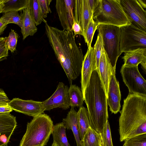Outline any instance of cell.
I'll list each match as a JSON object with an SVG mask.
<instances>
[{"label": "cell", "mask_w": 146, "mask_h": 146, "mask_svg": "<svg viewBox=\"0 0 146 146\" xmlns=\"http://www.w3.org/2000/svg\"><path fill=\"white\" fill-rule=\"evenodd\" d=\"M100 134L101 138V146H113L108 120L106 121L102 133Z\"/></svg>", "instance_id": "30"}, {"label": "cell", "mask_w": 146, "mask_h": 146, "mask_svg": "<svg viewBox=\"0 0 146 146\" xmlns=\"http://www.w3.org/2000/svg\"><path fill=\"white\" fill-rule=\"evenodd\" d=\"M72 29L75 36L78 35L83 36V31L81 27L75 21L72 26Z\"/></svg>", "instance_id": "35"}, {"label": "cell", "mask_w": 146, "mask_h": 146, "mask_svg": "<svg viewBox=\"0 0 146 146\" xmlns=\"http://www.w3.org/2000/svg\"><path fill=\"white\" fill-rule=\"evenodd\" d=\"M45 32L56 58L70 84L80 74L84 56L73 31L60 30L45 23Z\"/></svg>", "instance_id": "1"}, {"label": "cell", "mask_w": 146, "mask_h": 146, "mask_svg": "<svg viewBox=\"0 0 146 146\" xmlns=\"http://www.w3.org/2000/svg\"><path fill=\"white\" fill-rule=\"evenodd\" d=\"M22 11L21 32L24 40L29 36H32L37 31V28L27 8Z\"/></svg>", "instance_id": "20"}, {"label": "cell", "mask_w": 146, "mask_h": 146, "mask_svg": "<svg viewBox=\"0 0 146 146\" xmlns=\"http://www.w3.org/2000/svg\"><path fill=\"white\" fill-rule=\"evenodd\" d=\"M122 9L133 25L146 31V12L137 0H119Z\"/></svg>", "instance_id": "9"}, {"label": "cell", "mask_w": 146, "mask_h": 146, "mask_svg": "<svg viewBox=\"0 0 146 146\" xmlns=\"http://www.w3.org/2000/svg\"></svg>", "instance_id": "44"}, {"label": "cell", "mask_w": 146, "mask_h": 146, "mask_svg": "<svg viewBox=\"0 0 146 146\" xmlns=\"http://www.w3.org/2000/svg\"><path fill=\"white\" fill-rule=\"evenodd\" d=\"M120 54L139 48H146V31L131 23L120 27Z\"/></svg>", "instance_id": "7"}, {"label": "cell", "mask_w": 146, "mask_h": 146, "mask_svg": "<svg viewBox=\"0 0 146 146\" xmlns=\"http://www.w3.org/2000/svg\"><path fill=\"white\" fill-rule=\"evenodd\" d=\"M103 47L102 35L100 33H98L96 43L93 47L96 56V68L98 69L102 50Z\"/></svg>", "instance_id": "31"}, {"label": "cell", "mask_w": 146, "mask_h": 146, "mask_svg": "<svg viewBox=\"0 0 146 146\" xmlns=\"http://www.w3.org/2000/svg\"><path fill=\"white\" fill-rule=\"evenodd\" d=\"M51 146H58L55 142H53Z\"/></svg>", "instance_id": "42"}, {"label": "cell", "mask_w": 146, "mask_h": 146, "mask_svg": "<svg viewBox=\"0 0 146 146\" xmlns=\"http://www.w3.org/2000/svg\"><path fill=\"white\" fill-rule=\"evenodd\" d=\"M119 119L120 141L146 133V96L129 94Z\"/></svg>", "instance_id": "2"}, {"label": "cell", "mask_w": 146, "mask_h": 146, "mask_svg": "<svg viewBox=\"0 0 146 146\" xmlns=\"http://www.w3.org/2000/svg\"><path fill=\"white\" fill-rule=\"evenodd\" d=\"M82 146H101L100 134L89 127L81 141Z\"/></svg>", "instance_id": "25"}, {"label": "cell", "mask_w": 146, "mask_h": 146, "mask_svg": "<svg viewBox=\"0 0 146 146\" xmlns=\"http://www.w3.org/2000/svg\"><path fill=\"white\" fill-rule=\"evenodd\" d=\"M83 99L87 107L90 127L101 133L108 115L107 98L98 68L92 72Z\"/></svg>", "instance_id": "3"}, {"label": "cell", "mask_w": 146, "mask_h": 146, "mask_svg": "<svg viewBox=\"0 0 146 146\" xmlns=\"http://www.w3.org/2000/svg\"><path fill=\"white\" fill-rule=\"evenodd\" d=\"M68 95L71 108H80L83 106L84 101L83 95L78 86L75 84H70L68 89Z\"/></svg>", "instance_id": "22"}, {"label": "cell", "mask_w": 146, "mask_h": 146, "mask_svg": "<svg viewBox=\"0 0 146 146\" xmlns=\"http://www.w3.org/2000/svg\"><path fill=\"white\" fill-rule=\"evenodd\" d=\"M138 2L144 9L146 8V0H137Z\"/></svg>", "instance_id": "40"}, {"label": "cell", "mask_w": 146, "mask_h": 146, "mask_svg": "<svg viewBox=\"0 0 146 146\" xmlns=\"http://www.w3.org/2000/svg\"><path fill=\"white\" fill-rule=\"evenodd\" d=\"M92 18L98 25L121 27L131 23L124 12L119 0H99Z\"/></svg>", "instance_id": "5"}, {"label": "cell", "mask_w": 146, "mask_h": 146, "mask_svg": "<svg viewBox=\"0 0 146 146\" xmlns=\"http://www.w3.org/2000/svg\"><path fill=\"white\" fill-rule=\"evenodd\" d=\"M2 13L19 11L27 7L28 0H3Z\"/></svg>", "instance_id": "26"}, {"label": "cell", "mask_w": 146, "mask_h": 146, "mask_svg": "<svg viewBox=\"0 0 146 146\" xmlns=\"http://www.w3.org/2000/svg\"><path fill=\"white\" fill-rule=\"evenodd\" d=\"M98 69L100 77L104 86L107 98L111 75V66L108 55L103 47L100 59Z\"/></svg>", "instance_id": "18"}, {"label": "cell", "mask_w": 146, "mask_h": 146, "mask_svg": "<svg viewBox=\"0 0 146 146\" xmlns=\"http://www.w3.org/2000/svg\"><path fill=\"white\" fill-rule=\"evenodd\" d=\"M19 35L14 30L11 29L7 37L6 44L8 49L12 52L16 50Z\"/></svg>", "instance_id": "32"}, {"label": "cell", "mask_w": 146, "mask_h": 146, "mask_svg": "<svg viewBox=\"0 0 146 146\" xmlns=\"http://www.w3.org/2000/svg\"><path fill=\"white\" fill-rule=\"evenodd\" d=\"M0 19L7 25L14 23L22 27V18L18 11H10L4 13Z\"/></svg>", "instance_id": "27"}, {"label": "cell", "mask_w": 146, "mask_h": 146, "mask_svg": "<svg viewBox=\"0 0 146 146\" xmlns=\"http://www.w3.org/2000/svg\"><path fill=\"white\" fill-rule=\"evenodd\" d=\"M16 117L10 113H0V146H6L17 126Z\"/></svg>", "instance_id": "13"}, {"label": "cell", "mask_w": 146, "mask_h": 146, "mask_svg": "<svg viewBox=\"0 0 146 146\" xmlns=\"http://www.w3.org/2000/svg\"><path fill=\"white\" fill-rule=\"evenodd\" d=\"M122 58L124 62L122 66L125 67H133L138 66L140 64L145 72H146V48H139L125 52Z\"/></svg>", "instance_id": "17"}, {"label": "cell", "mask_w": 146, "mask_h": 146, "mask_svg": "<svg viewBox=\"0 0 146 146\" xmlns=\"http://www.w3.org/2000/svg\"><path fill=\"white\" fill-rule=\"evenodd\" d=\"M120 72L129 94L146 96V81L140 73L138 66L125 67L122 66Z\"/></svg>", "instance_id": "8"}, {"label": "cell", "mask_w": 146, "mask_h": 146, "mask_svg": "<svg viewBox=\"0 0 146 146\" xmlns=\"http://www.w3.org/2000/svg\"><path fill=\"white\" fill-rule=\"evenodd\" d=\"M43 17L44 18L47 17V14L51 13L49 5L52 0H38Z\"/></svg>", "instance_id": "34"}, {"label": "cell", "mask_w": 146, "mask_h": 146, "mask_svg": "<svg viewBox=\"0 0 146 146\" xmlns=\"http://www.w3.org/2000/svg\"><path fill=\"white\" fill-rule=\"evenodd\" d=\"M93 14L88 0H74V18L75 21L81 27L83 31V35L92 17Z\"/></svg>", "instance_id": "14"}, {"label": "cell", "mask_w": 146, "mask_h": 146, "mask_svg": "<svg viewBox=\"0 0 146 146\" xmlns=\"http://www.w3.org/2000/svg\"><path fill=\"white\" fill-rule=\"evenodd\" d=\"M7 26L0 19V35L2 34Z\"/></svg>", "instance_id": "39"}, {"label": "cell", "mask_w": 146, "mask_h": 146, "mask_svg": "<svg viewBox=\"0 0 146 146\" xmlns=\"http://www.w3.org/2000/svg\"><path fill=\"white\" fill-rule=\"evenodd\" d=\"M121 100L119 82L116 79L115 74L111 73L109 85L107 102L112 113L115 114L119 111Z\"/></svg>", "instance_id": "16"}, {"label": "cell", "mask_w": 146, "mask_h": 146, "mask_svg": "<svg viewBox=\"0 0 146 146\" xmlns=\"http://www.w3.org/2000/svg\"><path fill=\"white\" fill-rule=\"evenodd\" d=\"M8 105L13 110L33 117L44 112L42 102L15 98L9 102Z\"/></svg>", "instance_id": "12"}, {"label": "cell", "mask_w": 146, "mask_h": 146, "mask_svg": "<svg viewBox=\"0 0 146 146\" xmlns=\"http://www.w3.org/2000/svg\"><path fill=\"white\" fill-rule=\"evenodd\" d=\"M78 113L79 132L82 141L88 129L90 127V121L87 110L85 107H80Z\"/></svg>", "instance_id": "23"}, {"label": "cell", "mask_w": 146, "mask_h": 146, "mask_svg": "<svg viewBox=\"0 0 146 146\" xmlns=\"http://www.w3.org/2000/svg\"><path fill=\"white\" fill-rule=\"evenodd\" d=\"M96 68L95 53L93 47L88 48L84 56L81 74V90L83 96L92 71Z\"/></svg>", "instance_id": "15"}, {"label": "cell", "mask_w": 146, "mask_h": 146, "mask_svg": "<svg viewBox=\"0 0 146 146\" xmlns=\"http://www.w3.org/2000/svg\"><path fill=\"white\" fill-rule=\"evenodd\" d=\"M7 37H0V61L8 56L9 50L6 44Z\"/></svg>", "instance_id": "33"}, {"label": "cell", "mask_w": 146, "mask_h": 146, "mask_svg": "<svg viewBox=\"0 0 146 146\" xmlns=\"http://www.w3.org/2000/svg\"><path fill=\"white\" fill-rule=\"evenodd\" d=\"M99 0H88L90 8L93 13L98 5Z\"/></svg>", "instance_id": "37"}, {"label": "cell", "mask_w": 146, "mask_h": 146, "mask_svg": "<svg viewBox=\"0 0 146 146\" xmlns=\"http://www.w3.org/2000/svg\"><path fill=\"white\" fill-rule=\"evenodd\" d=\"M10 101L4 91L0 89V102L7 105Z\"/></svg>", "instance_id": "36"}, {"label": "cell", "mask_w": 146, "mask_h": 146, "mask_svg": "<svg viewBox=\"0 0 146 146\" xmlns=\"http://www.w3.org/2000/svg\"><path fill=\"white\" fill-rule=\"evenodd\" d=\"M74 0H56V8L64 30L73 31Z\"/></svg>", "instance_id": "11"}, {"label": "cell", "mask_w": 146, "mask_h": 146, "mask_svg": "<svg viewBox=\"0 0 146 146\" xmlns=\"http://www.w3.org/2000/svg\"><path fill=\"white\" fill-rule=\"evenodd\" d=\"M8 104H6L4 103L0 102V107L3 106H5L8 105Z\"/></svg>", "instance_id": "43"}, {"label": "cell", "mask_w": 146, "mask_h": 146, "mask_svg": "<svg viewBox=\"0 0 146 146\" xmlns=\"http://www.w3.org/2000/svg\"><path fill=\"white\" fill-rule=\"evenodd\" d=\"M62 122L64 124L66 128L72 130L77 146H82L79 132L78 112L74 108H71L66 117L63 119Z\"/></svg>", "instance_id": "19"}, {"label": "cell", "mask_w": 146, "mask_h": 146, "mask_svg": "<svg viewBox=\"0 0 146 146\" xmlns=\"http://www.w3.org/2000/svg\"><path fill=\"white\" fill-rule=\"evenodd\" d=\"M27 8L36 26L40 24L42 22L45 23H47L43 17L38 0H28Z\"/></svg>", "instance_id": "24"}, {"label": "cell", "mask_w": 146, "mask_h": 146, "mask_svg": "<svg viewBox=\"0 0 146 146\" xmlns=\"http://www.w3.org/2000/svg\"><path fill=\"white\" fill-rule=\"evenodd\" d=\"M3 4V0H0V13H2Z\"/></svg>", "instance_id": "41"}, {"label": "cell", "mask_w": 146, "mask_h": 146, "mask_svg": "<svg viewBox=\"0 0 146 146\" xmlns=\"http://www.w3.org/2000/svg\"><path fill=\"white\" fill-rule=\"evenodd\" d=\"M68 86L62 82H59L52 95L44 101L42 102V108L44 111L59 108L64 110L70 106L68 95Z\"/></svg>", "instance_id": "10"}, {"label": "cell", "mask_w": 146, "mask_h": 146, "mask_svg": "<svg viewBox=\"0 0 146 146\" xmlns=\"http://www.w3.org/2000/svg\"><path fill=\"white\" fill-rule=\"evenodd\" d=\"M13 110L8 105L0 107V113H10Z\"/></svg>", "instance_id": "38"}, {"label": "cell", "mask_w": 146, "mask_h": 146, "mask_svg": "<svg viewBox=\"0 0 146 146\" xmlns=\"http://www.w3.org/2000/svg\"><path fill=\"white\" fill-rule=\"evenodd\" d=\"M96 30L102 35L104 48L111 64V73L115 74L116 62L121 54L120 50V27L99 24Z\"/></svg>", "instance_id": "6"}, {"label": "cell", "mask_w": 146, "mask_h": 146, "mask_svg": "<svg viewBox=\"0 0 146 146\" xmlns=\"http://www.w3.org/2000/svg\"><path fill=\"white\" fill-rule=\"evenodd\" d=\"M98 25V24L94 20L92 17L83 35L85 42L87 44L88 48L91 46L93 36Z\"/></svg>", "instance_id": "28"}, {"label": "cell", "mask_w": 146, "mask_h": 146, "mask_svg": "<svg viewBox=\"0 0 146 146\" xmlns=\"http://www.w3.org/2000/svg\"><path fill=\"white\" fill-rule=\"evenodd\" d=\"M124 141L123 146H146V133L135 136Z\"/></svg>", "instance_id": "29"}, {"label": "cell", "mask_w": 146, "mask_h": 146, "mask_svg": "<svg viewBox=\"0 0 146 146\" xmlns=\"http://www.w3.org/2000/svg\"><path fill=\"white\" fill-rule=\"evenodd\" d=\"M66 129L62 122L57 123L54 126L52 133L53 142L58 146H70L66 137Z\"/></svg>", "instance_id": "21"}, {"label": "cell", "mask_w": 146, "mask_h": 146, "mask_svg": "<svg viewBox=\"0 0 146 146\" xmlns=\"http://www.w3.org/2000/svg\"><path fill=\"white\" fill-rule=\"evenodd\" d=\"M53 122L48 115L41 113L27 123L19 146H45L52 133Z\"/></svg>", "instance_id": "4"}]
</instances>
